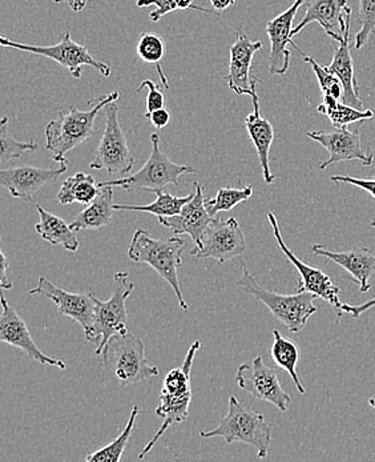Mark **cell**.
Returning a JSON list of instances; mask_svg holds the SVG:
<instances>
[{"instance_id": "cell-1", "label": "cell", "mask_w": 375, "mask_h": 462, "mask_svg": "<svg viewBox=\"0 0 375 462\" xmlns=\"http://www.w3.org/2000/svg\"><path fill=\"white\" fill-rule=\"evenodd\" d=\"M119 91L103 95L97 99L89 100L94 106L89 111L71 107L69 112L59 111L58 119L51 120L46 125V148L52 153V159L59 164H69L66 155L69 151L79 147L94 134L95 120L100 109L107 107L109 103L117 102Z\"/></svg>"}, {"instance_id": "cell-2", "label": "cell", "mask_w": 375, "mask_h": 462, "mask_svg": "<svg viewBox=\"0 0 375 462\" xmlns=\"http://www.w3.org/2000/svg\"><path fill=\"white\" fill-rule=\"evenodd\" d=\"M187 243L178 236L153 239L145 229L134 231L128 257L137 264H147L172 288L181 310H188V302L181 292L178 268L183 264V252Z\"/></svg>"}, {"instance_id": "cell-3", "label": "cell", "mask_w": 375, "mask_h": 462, "mask_svg": "<svg viewBox=\"0 0 375 462\" xmlns=\"http://www.w3.org/2000/svg\"><path fill=\"white\" fill-rule=\"evenodd\" d=\"M201 348V343L196 340L188 349L183 365L170 369L165 376L160 393L161 404L156 408V414L162 420L161 427L156 435L145 445L144 449L139 453L140 460L145 457L158 444L159 439L164 436L169 428L176 427L186 421L189 413V405L192 402V388H190V372L196 354Z\"/></svg>"}, {"instance_id": "cell-4", "label": "cell", "mask_w": 375, "mask_h": 462, "mask_svg": "<svg viewBox=\"0 0 375 462\" xmlns=\"http://www.w3.org/2000/svg\"><path fill=\"white\" fill-rule=\"evenodd\" d=\"M103 357L105 377L116 381L119 388L134 385L160 374L158 366L148 363L144 344L133 333L112 337Z\"/></svg>"}, {"instance_id": "cell-5", "label": "cell", "mask_w": 375, "mask_h": 462, "mask_svg": "<svg viewBox=\"0 0 375 462\" xmlns=\"http://www.w3.org/2000/svg\"><path fill=\"white\" fill-rule=\"evenodd\" d=\"M203 439L223 437L226 444L242 442L252 445L260 458H265L271 441L270 427L260 411L243 407L236 396L229 397L228 413L221 419L220 424L212 430H203Z\"/></svg>"}, {"instance_id": "cell-6", "label": "cell", "mask_w": 375, "mask_h": 462, "mask_svg": "<svg viewBox=\"0 0 375 462\" xmlns=\"http://www.w3.org/2000/svg\"><path fill=\"white\" fill-rule=\"evenodd\" d=\"M242 277L236 282L237 287L242 288L245 293L261 301L270 310L276 320L284 324L289 332L298 333L304 329L309 319L317 312L315 300L317 296L310 292H297L295 295H279L270 292L259 284L248 267L242 264Z\"/></svg>"}, {"instance_id": "cell-7", "label": "cell", "mask_w": 375, "mask_h": 462, "mask_svg": "<svg viewBox=\"0 0 375 462\" xmlns=\"http://www.w3.org/2000/svg\"><path fill=\"white\" fill-rule=\"evenodd\" d=\"M151 143H152V151L142 170L133 175L100 181L97 187H120V189L130 190L147 189L156 192V190L164 189L169 184L178 186L181 176L187 173H197V170L189 165L170 162L162 151L160 136L158 134L151 136Z\"/></svg>"}, {"instance_id": "cell-8", "label": "cell", "mask_w": 375, "mask_h": 462, "mask_svg": "<svg viewBox=\"0 0 375 462\" xmlns=\"http://www.w3.org/2000/svg\"><path fill=\"white\" fill-rule=\"evenodd\" d=\"M114 280L117 287L107 301L95 296V323L87 340L96 344V356L103 355L112 337L128 333L127 299L133 293L134 284L130 282L127 273H117Z\"/></svg>"}, {"instance_id": "cell-9", "label": "cell", "mask_w": 375, "mask_h": 462, "mask_svg": "<svg viewBox=\"0 0 375 462\" xmlns=\"http://www.w3.org/2000/svg\"><path fill=\"white\" fill-rule=\"evenodd\" d=\"M0 43H2V46L19 50V51L30 52V54L51 59V60L60 64L63 69H69V71L71 72L72 78H75V79H80L81 69H83L84 66L97 69L103 77H111V66L97 60L96 58L89 54L87 47L81 46V44L72 41L71 33L67 30L61 33L60 41L54 44V46H32V44H24L21 43V42L11 41V39H8L7 36L5 35L0 38Z\"/></svg>"}, {"instance_id": "cell-10", "label": "cell", "mask_w": 375, "mask_h": 462, "mask_svg": "<svg viewBox=\"0 0 375 462\" xmlns=\"http://www.w3.org/2000/svg\"><path fill=\"white\" fill-rule=\"evenodd\" d=\"M105 109V130L97 145L96 156L89 164L91 170H105L109 175L120 178L133 171L134 159L128 148L127 137L119 122L116 102L109 103Z\"/></svg>"}, {"instance_id": "cell-11", "label": "cell", "mask_w": 375, "mask_h": 462, "mask_svg": "<svg viewBox=\"0 0 375 462\" xmlns=\"http://www.w3.org/2000/svg\"><path fill=\"white\" fill-rule=\"evenodd\" d=\"M268 218L271 229H273L274 239H276L277 245L284 252L288 260L295 265L296 270L298 271L299 282L297 285V292H310L317 296V298L324 299L325 301L329 302L334 308L335 313H337V321L340 323L341 319L345 315L343 310V302L340 299L341 288L334 284L329 274L322 273L318 268L310 267V265L305 264L301 259H298L293 254L292 249L284 242L281 229H279V218H277L276 215L269 212Z\"/></svg>"}, {"instance_id": "cell-12", "label": "cell", "mask_w": 375, "mask_h": 462, "mask_svg": "<svg viewBox=\"0 0 375 462\" xmlns=\"http://www.w3.org/2000/svg\"><path fill=\"white\" fill-rule=\"evenodd\" d=\"M236 379L240 389L251 393L253 399L270 402L281 411L289 409L292 397L284 391L277 372L269 368L261 356L242 364L237 369Z\"/></svg>"}, {"instance_id": "cell-13", "label": "cell", "mask_w": 375, "mask_h": 462, "mask_svg": "<svg viewBox=\"0 0 375 462\" xmlns=\"http://www.w3.org/2000/svg\"><path fill=\"white\" fill-rule=\"evenodd\" d=\"M363 123L365 122H360L352 128L334 127L333 131H310L306 134L329 152V158L322 162L320 170H326L330 165L341 162L360 161L366 167L374 163L373 151L366 150L361 140V127Z\"/></svg>"}, {"instance_id": "cell-14", "label": "cell", "mask_w": 375, "mask_h": 462, "mask_svg": "<svg viewBox=\"0 0 375 462\" xmlns=\"http://www.w3.org/2000/svg\"><path fill=\"white\" fill-rule=\"evenodd\" d=\"M246 252L245 236L239 221L234 217L215 220L204 235L200 246L190 251L197 259H215L220 264L242 256Z\"/></svg>"}, {"instance_id": "cell-15", "label": "cell", "mask_w": 375, "mask_h": 462, "mask_svg": "<svg viewBox=\"0 0 375 462\" xmlns=\"http://www.w3.org/2000/svg\"><path fill=\"white\" fill-rule=\"evenodd\" d=\"M31 295H41L52 300L59 312L78 321L86 333V338L91 335L95 323V295L88 293H72L56 287L46 277H39L38 285L30 290Z\"/></svg>"}, {"instance_id": "cell-16", "label": "cell", "mask_w": 375, "mask_h": 462, "mask_svg": "<svg viewBox=\"0 0 375 462\" xmlns=\"http://www.w3.org/2000/svg\"><path fill=\"white\" fill-rule=\"evenodd\" d=\"M0 301H2L0 341L10 344V346H15V348L22 349L31 360L38 361V363L43 364V365L56 366V368L64 371L67 368L66 361L43 354L38 348L35 341H33L32 335L28 330L26 321L8 304L7 299L5 298V293L3 292Z\"/></svg>"}, {"instance_id": "cell-17", "label": "cell", "mask_w": 375, "mask_h": 462, "mask_svg": "<svg viewBox=\"0 0 375 462\" xmlns=\"http://www.w3.org/2000/svg\"><path fill=\"white\" fill-rule=\"evenodd\" d=\"M69 170V164H60L58 170L52 168L22 167L5 168L0 171V186L8 189L13 198L32 201L36 193L47 184L58 180Z\"/></svg>"}, {"instance_id": "cell-18", "label": "cell", "mask_w": 375, "mask_h": 462, "mask_svg": "<svg viewBox=\"0 0 375 462\" xmlns=\"http://www.w3.org/2000/svg\"><path fill=\"white\" fill-rule=\"evenodd\" d=\"M352 14L348 0H309L304 18L293 28L292 35H298L305 27L317 22L327 36L333 41L341 42L346 27L352 22Z\"/></svg>"}, {"instance_id": "cell-19", "label": "cell", "mask_w": 375, "mask_h": 462, "mask_svg": "<svg viewBox=\"0 0 375 462\" xmlns=\"http://www.w3.org/2000/svg\"><path fill=\"white\" fill-rule=\"evenodd\" d=\"M262 49L261 42H252L243 28L237 31L236 41L231 47L229 72L225 79L229 88L237 95L253 94L259 79L252 75L254 55Z\"/></svg>"}, {"instance_id": "cell-20", "label": "cell", "mask_w": 375, "mask_h": 462, "mask_svg": "<svg viewBox=\"0 0 375 462\" xmlns=\"http://www.w3.org/2000/svg\"><path fill=\"white\" fill-rule=\"evenodd\" d=\"M195 196L192 200L188 201L180 214L176 217H160L159 223L169 228L175 236L189 235L196 246H200L204 235L218 217H212L206 209L204 187L197 181H195Z\"/></svg>"}, {"instance_id": "cell-21", "label": "cell", "mask_w": 375, "mask_h": 462, "mask_svg": "<svg viewBox=\"0 0 375 462\" xmlns=\"http://www.w3.org/2000/svg\"><path fill=\"white\" fill-rule=\"evenodd\" d=\"M304 5L305 0H295L288 10L268 22L267 33L270 39L268 69L271 75H285L289 69L290 51L288 46L292 44L293 23Z\"/></svg>"}, {"instance_id": "cell-22", "label": "cell", "mask_w": 375, "mask_h": 462, "mask_svg": "<svg viewBox=\"0 0 375 462\" xmlns=\"http://www.w3.org/2000/svg\"><path fill=\"white\" fill-rule=\"evenodd\" d=\"M312 252L317 256L326 257L352 274L360 285L361 293L370 291V279L375 273V256L369 248H354L345 252H334L322 245H313Z\"/></svg>"}, {"instance_id": "cell-23", "label": "cell", "mask_w": 375, "mask_h": 462, "mask_svg": "<svg viewBox=\"0 0 375 462\" xmlns=\"http://www.w3.org/2000/svg\"><path fill=\"white\" fill-rule=\"evenodd\" d=\"M251 97L252 103H253V112L245 117V128L253 142L254 148H256L265 183L273 184L276 178L271 173L270 165H269V153H270L271 144H273L274 128L268 119L261 116L257 88H254Z\"/></svg>"}, {"instance_id": "cell-24", "label": "cell", "mask_w": 375, "mask_h": 462, "mask_svg": "<svg viewBox=\"0 0 375 462\" xmlns=\"http://www.w3.org/2000/svg\"><path fill=\"white\" fill-rule=\"evenodd\" d=\"M350 28H352V22L346 27L343 41L338 42L332 63L327 66V69L343 83V103L358 109H365L361 99L360 87L355 79V69L352 63V47H350V41H352Z\"/></svg>"}, {"instance_id": "cell-25", "label": "cell", "mask_w": 375, "mask_h": 462, "mask_svg": "<svg viewBox=\"0 0 375 462\" xmlns=\"http://www.w3.org/2000/svg\"><path fill=\"white\" fill-rule=\"evenodd\" d=\"M96 198L74 218L71 228L75 231L99 229L111 224L114 211V187H99Z\"/></svg>"}, {"instance_id": "cell-26", "label": "cell", "mask_w": 375, "mask_h": 462, "mask_svg": "<svg viewBox=\"0 0 375 462\" xmlns=\"http://www.w3.org/2000/svg\"><path fill=\"white\" fill-rule=\"evenodd\" d=\"M36 208H38L41 221L36 224L35 229L41 239L51 243L52 245H63L67 251L77 252L80 245L77 231L71 228V224H67L63 218L50 214L39 204Z\"/></svg>"}, {"instance_id": "cell-27", "label": "cell", "mask_w": 375, "mask_h": 462, "mask_svg": "<svg viewBox=\"0 0 375 462\" xmlns=\"http://www.w3.org/2000/svg\"><path fill=\"white\" fill-rule=\"evenodd\" d=\"M271 358L274 363L284 369L290 377H292L293 383H295L297 391L301 394L306 393L304 383L299 379L298 372H297V366H298L299 354L298 346L295 341L290 338L284 337L279 329H273V346H271Z\"/></svg>"}, {"instance_id": "cell-28", "label": "cell", "mask_w": 375, "mask_h": 462, "mask_svg": "<svg viewBox=\"0 0 375 462\" xmlns=\"http://www.w3.org/2000/svg\"><path fill=\"white\" fill-rule=\"evenodd\" d=\"M156 200L147 206H134V204H114V211H136L148 212V214L155 215V217H170L180 214L181 209L188 201L192 200L195 192L189 195L178 198V196L170 195L164 190H156Z\"/></svg>"}, {"instance_id": "cell-29", "label": "cell", "mask_w": 375, "mask_h": 462, "mask_svg": "<svg viewBox=\"0 0 375 462\" xmlns=\"http://www.w3.org/2000/svg\"><path fill=\"white\" fill-rule=\"evenodd\" d=\"M99 189L91 175L78 172L77 175L69 176L64 180L63 186L59 190L58 199L63 206L72 203L88 206L96 198Z\"/></svg>"}, {"instance_id": "cell-30", "label": "cell", "mask_w": 375, "mask_h": 462, "mask_svg": "<svg viewBox=\"0 0 375 462\" xmlns=\"http://www.w3.org/2000/svg\"><path fill=\"white\" fill-rule=\"evenodd\" d=\"M142 409L134 405L133 411H131L130 419H128L127 425L124 430L120 433L114 441L109 442L105 447L89 453L86 457L88 462H119L122 461L123 455L127 449L128 442H130L131 436H133L134 422H136L137 416H139Z\"/></svg>"}, {"instance_id": "cell-31", "label": "cell", "mask_w": 375, "mask_h": 462, "mask_svg": "<svg viewBox=\"0 0 375 462\" xmlns=\"http://www.w3.org/2000/svg\"><path fill=\"white\" fill-rule=\"evenodd\" d=\"M136 51L142 61L155 64L165 89L169 88V82H168L167 75L161 66L162 58L167 51L164 39L156 32H142L137 41Z\"/></svg>"}, {"instance_id": "cell-32", "label": "cell", "mask_w": 375, "mask_h": 462, "mask_svg": "<svg viewBox=\"0 0 375 462\" xmlns=\"http://www.w3.org/2000/svg\"><path fill=\"white\" fill-rule=\"evenodd\" d=\"M253 187L245 186L242 189H220L214 199L206 200V209L212 217H217L218 212L232 211L234 207L249 200L253 196Z\"/></svg>"}, {"instance_id": "cell-33", "label": "cell", "mask_w": 375, "mask_h": 462, "mask_svg": "<svg viewBox=\"0 0 375 462\" xmlns=\"http://www.w3.org/2000/svg\"><path fill=\"white\" fill-rule=\"evenodd\" d=\"M0 163L5 164L14 159L21 158L28 151L38 150V143L30 140V142H19L11 135L8 128V117H3L0 122Z\"/></svg>"}, {"instance_id": "cell-34", "label": "cell", "mask_w": 375, "mask_h": 462, "mask_svg": "<svg viewBox=\"0 0 375 462\" xmlns=\"http://www.w3.org/2000/svg\"><path fill=\"white\" fill-rule=\"evenodd\" d=\"M290 46L295 47L297 51L301 54L302 59H304L306 63H309L312 66L313 71H315L316 78H317L318 84H320V88L322 92V97H334V99L341 100L343 97V86L341 83V80L330 71L327 67H322L312 56H307L301 51V50L297 47L295 42H292Z\"/></svg>"}, {"instance_id": "cell-35", "label": "cell", "mask_w": 375, "mask_h": 462, "mask_svg": "<svg viewBox=\"0 0 375 462\" xmlns=\"http://www.w3.org/2000/svg\"><path fill=\"white\" fill-rule=\"evenodd\" d=\"M324 115L329 117L330 122L335 128H343L349 127L350 125H354V123L371 119L375 114L373 109H358L346 105V103L338 102L337 105L324 111Z\"/></svg>"}, {"instance_id": "cell-36", "label": "cell", "mask_w": 375, "mask_h": 462, "mask_svg": "<svg viewBox=\"0 0 375 462\" xmlns=\"http://www.w3.org/2000/svg\"><path fill=\"white\" fill-rule=\"evenodd\" d=\"M358 2H360L358 22L361 28L352 41H354L355 49L361 50L368 44L369 39L375 33V0H358Z\"/></svg>"}, {"instance_id": "cell-37", "label": "cell", "mask_w": 375, "mask_h": 462, "mask_svg": "<svg viewBox=\"0 0 375 462\" xmlns=\"http://www.w3.org/2000/svg\"><path fill=\"white\" fill-rule=\"evenodd\" d=\"M147 87V102H145V108H147L148 115L152 114L156 109H160L165 107V95L164 92L161 91L160 87L158 84L152 82V80H144L142 84H140L139 88H137V92H142V88Z\"/></svg>"}, {"instance_id": "cell-38", "label": "cell", "mask_w": 375, "mask_h": 462, "mask_svg": "<svg viewBox=\"0 0 375 462\" xmlns=\"http://www.w3.org/2000/svg\"><path fill=\"white\" fill-rule=\"evenodd\" d=\"M137 7H150L156 5V10L150 14L151 21L159 22L168 14L178 10V0H137Z\"/></svg>"}, {"instance_id": "cell-39", "label": "cell", "mask_w": 375, "mask_h": 462, "mask_svg": "<svg viewBox=\"0 0 375 462\" xmlns=\"http://www.w3.org/2000/svg\"><path fill=\"white\" fill-rule=\"evenodd\" d=\"M330 180L334 183H348L352 186L358 187V189L365 190L375 200V178H352L349 175H334L330 178Z\"/></svg>"}, {"instance_id": "cell-40", "label": "cell", "mask_w": 375, "mask_h": 462, "mask_svg": "<svg viewBox=\"0 0 375 462\" xmlns=\"http://www.w3.org/2000/svg\"><path fill=\"white\" fill-rule=\"evenodd\" d=\"M145 117L150 119L151 125H152L153 127L158 128V130H162V128L169 125L170 120H172V114H170L169 109L164 107L156 109V111H153L152 114Z\"/></svg>"}, {"instance_id": "cell-41", "label": "cell", "mask_w": 375, "mask_h": 462, "mask_svg": "<svg viewBox=\"0 0 375 462\" xmlns=\"http://www.w3.org/2000/svg\"><path fill=\"white\" fill-rule=\"evenodd\" d=\"M375 307V298L371 300H368V301L363 302V304L360 305H350L345 304L343 302V310L345 315L352 316V319H358L363 313L368 312L369 310Z\"/></svg>"}, {"instance_id": "cell-42", "label": "cell", "mask_w": 375, "mask_h": 462, "mask_svg": "<svg viewBox=\"0 0 375 462\" xmlns=\"http://www.w3.org/2000/svg\"><path fill=\"white\" fill-rule=\"evenodd\" d=\"M0 287H2V291H10L13 290L14 285L13 282L8 280L7 277V268H8V263H7V257H5V252H0Z\"/></svg>"}, {"instance_id": "cell-43", "label": "cell", "mask_w": 375, "mask_h": 462, "mask_svg": "<svg viewBox=\"0 0 375 462\" xmlns=\"http://www.w3.org/2000/svg\"><path fill=\"white\" fill-rule=\"evenodd\" d=\"M54 2L58 3V5L63 3V5H69L75 13H81L88 5V0H54Z\"/></svg>"}, {"instance_id": "cell-44", "label": "cell", "mask_w": 375, "mask_h": 462, "mask_svg": "<svg viewBox=\"0 0 375 462\" xmlns=\"http://www.w3.org/2000/svg\"><path fill=\"white\" fill-rule=\"evenodd\" d=\"M212 5H214L215 11L217 13H223V11L228 10L232 5H236V0H211Z\"/></svg>"}, {"instance_id": "cell-45", "label": "cell", "mask_w": 375, "mask_h": 462, "mask_svg": "<svg viewBox=\"0 0 375 462\" xmlns=\"http://www.w3.org/2000/svg\"><path fill=\"white\" fill-rule=\"evenodd\" d=\"M369 405H370L371 408L375 409V396L370 397V399H369Z\"/></svg>"}, {"instance_id": "cell-46", "label": "cell", "mask_w": 375, "mask_h": 462, "mask_svg": "<svg viewBox=\"0 0 375 462\" xmlns=\"http://www.w3.org/2000/svg\"><path fill=\"white\" fill-rule=\"evenodd\" d=\"M370 226H373V228H375V220L371 221Z\"/></svg>"}]
</instances>
